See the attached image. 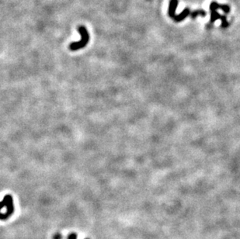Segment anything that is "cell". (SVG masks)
<instances>
[{
  "label": "cell",
  "instance_id": "cell-6",
  "mask_svg": "<svg viewBox=\"0 0 240 239\" xmlns=\"http://www.w3.org/2000/svg\"><path fill=\"white\" fill-rule=\"evenodd\" d=\"M189 15H190V9L188 8H186L181 13H180L179 15H176V17H174L173 19L176 22H181V21L184 20L185 18H187Z\"/></svg>",
  "mask_w": 240,
  "mask_h": 239
},
{
  "label": "cell",
  "instance_id": "cell-2",
  "mask_svg": "<svg viewBox=\"0 0 240 239\" xmlns=\"http://www.w3.org/2000/svg\"><path fill=\"white\" fill-rule=\"evenodd\" d=\"M7 207V211L5 214H1L0 218L4 220L8 219L12 214L14 213V204H13V196L9 194H7L4 196L3 200L1 202V208Z\"/></svg>",
  "mask_w": 240,
  "mask_h": 239
},
{
  "label": "cell",
  "instance_id": "cell-1",
  "mask_svg": "<svg viewBox=\"0 0 240 239\" xmlns=\"http://www.w3.org/2000/svg\"><path fill=\"white\" fill-rule=\"evenodd\" d=\"M78 30L80 32V35H81V38L80 41L78 42H73L69 45V49L72 51H75L80 50V49H82L86 47L88 44L89 41H90V35L88 33V30L84 26H80L78 27Z\"/></svg>",
  "mask_w": 240,
  "mask_h": 239
},
{
  "label": "cell",
  "instance_id": "cell-5",
  "mask_svg": "<svg viewBox=\"0 0 240 239\" xmlns=\"http://www.w3.org/2000/svg\"><path fill=\"white\" fill-rule=\"evenodd\" d=\"M178 0H170L169 6V16L173 19L176 17V10L177 8Z\"/></svg>",
  "mask_w": 240,
  "mask_h": 239
},
{
  "label": "cell",
  "instance_id": "cell-3",
  "mask_svg": "<svg viewBox=\"0 0 240 239\" xmlns=\"http://www.w3.org/2000/svg\"><path fill=\"white\" fill-rule=\"evenodd\" d=\"M218 19H221V27L222 28H226V27H228V26L229 25V23L226 19V16H221L216 10L211 11V20H210V23H213Z\"/></svg>",
  "mask_w": 240,
  "mask_h": 239
},
{
  "label": "cell",
  "instance_id": "cell-4",
  "mask_svg": "<svg viewBox=\"0 0 240 239\" xmlns=\"http://www.w3.org/2000/svg\"><path fill=\"white\" fill-rule=\"evenodd\" d=\"M218 9H221L224 11V13H228L230 11V7L227 5H220L216 2H211V5H210V10H216Z\"/></svg>",
  "mask_w": 240,
  "mask_h": 239
},
{
  "label": "cell",
  "instance_id": "cell-7",
  "mask_svg": "<svg viewBox=\"0 0 240 239\" xmlns=\"http://www.w3.org/2000/svg\"><path fill=\"white\" fill-rule=\"evenodd\" d=\"M197 16L205 17V16H206V12H205V11L202 10V9H200V10H196L190 13V17H191L192 19H195Z\"/></svg>",
  "mask_w": 240,
  "mask_h": 239
},
{
  "label": "cell",
  "instance_id": "cell-8",
  "mask_svg": "<svg viewBox=\"0 0 240 239\" xmlns=\"http://www.w3.org/2000/svg\"><path fill=\"white\" fill-rule=\"evenodd\" d=\"M68 239H77V235L75 234V233H72V234L69 235Z\"/></svg>",
  "mask_w": 240,
  "mask_h": 239
},
{
  "label": "cell",
  "instance_id": "cell-9",
  "mask_svg": "<svg viewBox=\"0 0 240 239\" xmlns=\"http://www.w3.org/2000/svg\"><path fill=\"white\" fill-rule=\"evenodd\" d=\"M61 236L60 235H57L54 236V239H61Z\"/></svg>",
  "mask_w": 240,
  "mask_h": 239
}]
</instances>
